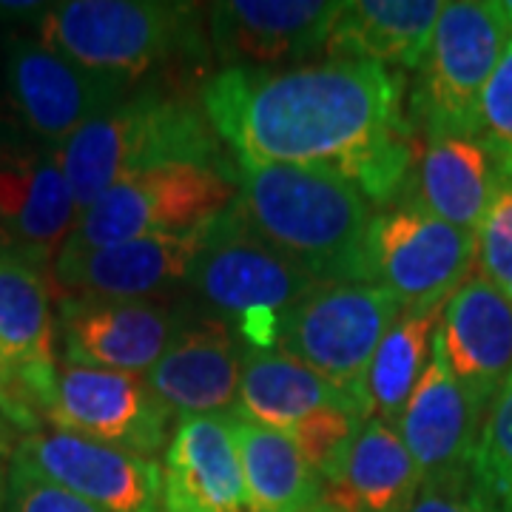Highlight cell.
<instances>
[{
    "instance_id": "1",
    "label": "cell",
    "mask_w": 512,
    "mask_h": 512,
    "mask_svg": "<svg viewBox=\"0 0 512 512\" xmlns=\"http://www.w3.org/2000/svg\"><path fill=\"white\" fill-rule=\"evenodd\" d=\"M200 106L239 165L330 168L373 208L399 202L416 163L402 74L376 63L222 69Z\"/></svg>"
},
{
    "instance_id": "2",
    "label": "cell",
    "mask_w": 512,
    "mask_h": 512,
    "mask_svg": "<svg viewBox=\"0 0 512 512\" xmlns=\"http://www.w3.org/2000/svg\"><path fill=\"white\" fill-rule=\"evenodd\" d=\"M237 211L279 254L322 282H367L373 205L330 168L234 165Z\"/></svg>"
},
{
    "instance_id": "3",
    "label": "cell",
    "mask_w": 512,
    "mask_h": 512,
    "mask_svg": "<svg viewBox=\"0 0 512 512\" xmlns=\"http://www.w3.org/2000/svg\"><path fill=\"white\" fill-rule=\"evenodd\" d=\"M77 217L109 188L165 165H225L205 111L183 97L143 89L111 106L57 146Z\"/></svg>"
},
{
    "instance_id": "4",
    "label": "cell",
    "mask_w": 512,
    "mask_h": 512,
    "mask_svg": "<svg viewBox=\"0 0 512 512\" xmlns=\"http://www.w3.org/2000/svg\"><path fill=\"white\" fill-rule=\"evenodd\" d=\"M37 37L83 69L137 77L177 63H202L200 3L177 0H63L37 20Z\"/></svg>"
},
{
    "instance_id": "5",
    "label": "cell",
    "mask_w": 512,
    "mask_h": 512,
    "mask_svg": "<svg viewBox=\"0 0 512 512\" xmlns=\"http://www.w3.org/2000/svg\"><path fill=\"white\" fill-rule=\"evenodd\" d=\"M188 285L222 316H234L248 348H276L279 316L322 285L271 248L231 202L202 231Z\"/></svg>"
},
{
    "instance_id": "6",
    "label": "cell",
    "mask_w": 512,
    "mask_h": 512,
    "mask_svg": "<svg viewBox=\"0 0 512 512\" xmlns=\"http://www.w3.org/2000/svg\"><path fill=\"white\" fill-rule=\"evenodd\" d=\"M510 43L490 3H444L407 92V120L424 140L478 137L484 89Z\"/></svg>"
},
{
    "instance_id": "7",
    "label": "cell",
    "mask_w": 512,
    "mask_h": 512,
    "mask_svg": "<svg viewBox=\"0 0 512 512\" xmlns=\"http://www.w3.org/2000/svg\"><path fill=\"white\" fill-rule=\"evenodd\" d=\"M237 200L234 171L165 165L109 188L77 217L60 248L92 251L128 239L183 237L200 231Z\"/></svg>"
},
{
    "instance_id": "8",
    "label": "cell",
    "mask_w": 512,
    "mask_h": 512,
    "mask_svg": "<svg viewBox=\"0 0 512 512\" xmlns=\"http://www.w3.org/2000/svg\"><path fill=\"white\" fill-rule=\"evenodd\" d=\"M402 311L399 299L373 282L316 285L279 316L276 350L311 367L365 410L367 370Z\"/></svg>"
},
{
    "instance_id": "9",
    "label": "cell",
    "mask_w": 512,
    "mask_h": 512,
    "mask_svg": "<svg viewBox=\"0 0 512 512\" xmlns=\"http://www.w3.org/2000/svg\"><path fill=\"white\" fill-rule=\"evenodd\" d=\"M57 379L55 313L46 262L0 256V416L32 436L46 430Z\"/></svg>"
},
{
    "instance_id": "10",
    "label": "cell",
    "mask_w": 512,
    "mask_h": 512,
    "mask_svg": "<svg viewBox=\"0 0 512 512\" xmlns=\"http://www.w3.org/2000/svg\"><path fill=\"white\" fill-rule=\"evenodd\" d=\"M367 282L404 311L447 302L476 265V234L447 225L413 202L379 208L365 239Z\"/></svg>"
},
{
    "instance_id": "11",
    "label": "cell",
    "mask_w": 512,
    "mask_h": 512,
    "mask_svg": "<svg viewBox=\"0 0 512 512\" xmlns=\"http://www.w3.org/2000/svg\"><path fill=\"white\" fill-rule=\"evenodd\" d=\"M3 80L23 128L43 146H63L86 123L123 103L134 83L83 69L40 37L9 35Z\"/></svg>"
},
{
    "instance_id": "12",
    "label": "cell",
    "mask_w": 512,
    "mask_h": 512,
    "mask_svg": "<svg viewBox=\"0 0 512 512\" xmlns=\"http://www.w3.org/2000/svg\"><path fill=\"white\" fill-rule=\"evenodd\" d=\"M171 419L146 376L74 365L57 367L46 407V427L146 458L168 447Z\"/></svg>"
},
{
    "instance_id": "13",
    "label": "cell",
    "mask_w": 512,
    "mask_h": 512,
    "mask_svg": "<svg viewBox=\"0 0 512 512\" xmlns=\"http://www.w3.org/2000/svg\"><path fill=\"white\" fill-rule=\"evenodd\" d=\"M15 458L97 512H165L163 464L63 430L23 436Z\"/></svg>"
},
{
    "instance_id": "14",
    "label": "cell",
    "mask_w": 512,
    "mask_h": 512,
    "mask_svg": "<svg viewBox=\"0 0 512 512\" xmlns=\"http://www.w3.org/2000/svg\"><path fill=\"white\" fill-rule=\"evenodd\" d=\"M333 0H220L208 6V35L222 69L285 72L325 52Z\"/></svg>"
},
{
    "instance_id": "15",
    "label": "cell",
    "mask_w": 512,
    "mask_h": 512,
    "mask_svg": "<svg viewBox=\"0 0 512 512\" xmlns=\"http://www.w3.org/2000/svg\"><path fill=\"white\" fill-rule=\"evenodd\" d=\"M57 325L63 365L146 376L171 345L183 316L154 299L69 296Z\"/></svg>"
},
{
    "instance_id": "16",
    "label": "cell",
    "mask_w": 512,
    "mask_h": 512,
    "mask_svg": "<svg viewBox=\"0 0 512 512\" xmlns=\"http://www.w3.org/2000/svg\"><path fill=\"white\" fill-rule=\"evenodd\" d=\"M441 356L467 396L487 413L512 376V302L470 274L444 302L436 328Z\"/></svg>"
},
{
    "instance_id": "17",
    "label": "cell",
    "mask_w": 512,
    "mask_h": 512,
    "mask_svg": "<svg viewBox=\"0 0 512 512\" xmlns=\"http://www.w3.org/2000/svg\"><path fill=\"white\" fill-rule=\"evenodd\" d=\"M74 222L77 205L57 148L37 140H0V225L20 251L55 262Z\"/></svg>"
},
{
    "instance_id": "18",
    "label": "cell",
    "mask_w": 512,
    "mask_h": 512,
    "mask_svg": "<svg viewBox=\"0 0 512 512\" xmlns=\"http://www.w3.org/2000/svg\"><path fill=\"white\" fill-rule=\"evenodd\" d=\"M242 359L245 348L228 322L202 316L180 325L146 382L171 416H225L237 407Z\"/></svg>"
},
{
    "instance_id": "19",
    "label": "cell",
    "mask_w": 512,
    "mask_h": 512,
    "mask_svg": "<svg viewBox=\"0 0 512 512\" xmlns=\"http://www.w3.org/2000/svg\"><path fill=\"white\" fill-rule=\"evenodd\" d=\"M202 231L183 237L128 239L92 251L55 256V282L74 296L100 299H151L154 293L188 282L202 248Z\"/></svg>"
},
{
    "instance_id": "20",
    "label": "cell",
    "mask_w": 512,
    "mask_h": 512,
    "mask_svg": "<svg viewBox=\"0 0 512 512\" xmlns=\"http://www.w3.org/2000/svg\"><path fill=\"white\" fill-rule=\"evenodd\" d=\"M487 413L458 384L433 336V356L396 424L421 478L470 470Z\"/></svg>"
},
{
    "instance_id": "21",
    "label": "cell",
    "mask_w": 512,
    "mask_h": 512,
    "mask_svg": "<svg viewBox=\"0 0 512 512\" xmlns=\"http://www.w3.org/2000/svg\"><path fill=\"white\" fill-rule=\"evenodd\" d=\"M165 512H251L237 447L225 416H185L163 461Z\"/></svg>"
},
{
    "instance_id": "22",
    "label": "cell",
    "mask_w": 512,
    "mask_h": 512,
    "mask_svg": "<svg viewBox=\"0 0 512 512\" xmlns=\"http://www.w3.org/2000/svg\"><path fill=\"white\" fill-rule=\"evenodd\" d=\"M498 183V165L478 137L424 140L399 202H413L447 225L476 234Z\"/></svg>"
},
{
    "instance_id": "23",
    "label": "cell",
    "mask_w": 512,
    "mask_h": 512,
    "mask_svg": "<svg viewBox=\"0 0 512 512\" xmlns=\"http://www.w3.org/2000/svg\"><path fill=\"white\" fill-rule=\"evenodd\" d=\"M441 0H342L330 26L328 60L416 72L439 23Z\"/></svg>"
},
{
    "instance_id": "24",
    "label": "cell",
    "mask_w": 512,
    "mask_h": 512,
    "mask_svg": "<svg viewBox=\"0 0 512 512\" xmlns=\"http://www.w3.org/2000/svg\"><path fill=\"white\" fill-rule=\"evenodd\" d=\"M333 512H407L421 473L393 424L367 419L356 439L322 478Z\"/></svg>"
},
{
    "instance_id": "25",
    "label": "cell",
    "mask_w": 512,
    "mask_h": 512,
    "mask_svg": "<svg viewBox=\"0 0 512 512\" xmlns=\"http://www.w3.org/2000/svg\"><path fill=\"white\" fill-rule=\"evenodd\" d=\"M328 407H345L365 419V410L348 393L313 373L311 367L276 348H245L237 407L231 413L285 433L293 424Z\"/></svg>"
},
{
    "instance_id": "26",
    "label": "cell",
    "mask_w": 512,
    "mask_h": 512,
    "mask_svg": "<svg viewBox=\"0 0 512 512\" xmlns=\"http://www.w3.org/2000/svg\"><path fill=\"white\" fill-rule=\"evenodd\" d=\"M237 447L251 512H333L322 478L285 433L225 413Z\"/></svg>"
},
{
    "instance_id": "27",
    "label": "cell",
    "mask_w": 512,
    "mask_h": 512,
    "mask_svg": "<svg viewBox=\"0 0 512 512\" xmlns=\"http://www.w3.org/2000/svg\"><path fill=\"white\" fill-rule=\"evenodd\" d=\"M441 311L444 302L407 308L384 333L365 379L367 419H382L393 427L399 424L421 373L430 365Z\"/></svg>"
},
{
    "instance_id": "28",
    "label": "cell",
    "mask_w": 512,
    "mask_h": 512,
    "mask_svg": "<svg viewBox=\"0 0 512 512\" xmlns=\"http://www.w3.org/2000/svg\"><path fill=\"white\" fill-rule=\"evenodd\" d=\"M473 470L498 512H512V376L487 410Z\"/></svg>"
},
{
    "instance_id": "29",
    "label": "cell",
    "mask_w": 512,
    "mask_h": 512,
    "mask_svg": "<svg viewBox=\"0 0 512 512\" xmlns=\"http://www.w3.org/2000/svg\"><path fill=\"white\" fill-rule=\"evenodd\" d=\"M362 424L365 419L356 416L353 410L328 407V410H319L299 424H293L291 430H285V436L296 444V450L308 461L313 473L325 478L333 470V464L342 458V453L348 450L350 441L356 439Z\"/></svg>"
},
{
    "instance_id": "30",
    "label": "cell",
    "mask_w": 512,
    "mask_h": 512,
    "mask_svg": "<svg viewBox=\"0 0 512 512\" xmlns=\"http://www.w3.org/2000/svg\"><path fill=\"white\" fill-rule=\"evenodd\" d=\"M478 276L512 302V177H501L476 231Z\"/></svg>"
},
{
    "instance_id": "31",
    "label": "cell",
    "mask_w": 512,
    "mask_h": 512,
    "mask_svg": "<svg viewBox=\"0 0 512 512\" xmlns=\"http://www.w3.org/2000/svg\"><path fill=\"white\" fill-rule=\"evenodd\" d=\"M478 140L493 154L498 174L512 177V40L484 89Z\"/></svg>"
},
{
    "instance_id": "32",
    "label": "cell",
    "mask_w": 512,
    "mask_h": 512,
    "mask_svg": "<svg viewBox=\"0 0 512 512\" xmlns=\"http://www.w3.org/2000/svg\"><path fill=\"white\" fill-rule=\"evenodd\" d=\"M407 512H498L476 470L421 478V487Z\"/></svg>"
},
{
    "instance_id": "33",
    "label": "cell",
    "mask_w": 512,
    "mask_h": 512,
    "mask_svg": "<svg viewBox=\"0 0 512 512\" xmlns=\"http://www.w3.org/2000/svg\"><path fill=\"white\" fill-rule=\"evenodd\" d=\"M3 512H97L12 456Z\"/></svg>"
},
{
    "instance_id": "34",
    "label": "cell",
    "mask_w": 512,
    "mask_h": 512,
    "mask_svg": "<svg viewBox=\"0 0 512 512\" xmlns=\"http://www.w3.org/2000/svg\"><path fill=\"white\" fill-rule=\"evenodd\" d=\"M46 9H49V3H37V0H23V3L0 0V18L3 20H35L37 23Z\"/></svg>"
},
{
    "instance_id": "35",
    "label": "cell",
    "mask_w": 512,
    "mask_h": 512,
    "mask_svg": "<svg viewBox=\"0 0 512 512\" xmlns=\"http://www.w3.org/2000/svg\"><path fill=\"white\" fill-rule=\"evenodd\" d=\"M493 9L498 20L504 23V29H507V35L512 40V0H493Z\"/></svg>"
},
{
    "instance_id": "36",
    "label": "cell",
    "mask_w": 512,
    "mask_h": 512,
    "mask_svg": "<svg viewBox=\"0 0 512 512\" xmlns=\"http://www.w3.org/2000/svg\"><path fill=\"white\" fill-rule=\"evenodd\" d=\"M6 478H9V464H6V444H0V512L6 507Z\"/></svg>"
},
{
    "instance_id": "37",
    "label": "cell",
    "mask_w": 512,
    "mask_h": 512,
    "mask_svg": "<svg viewBox=\"0 0 512 512\" xmlns=\"http://www.w3.org/2000/svg\"><path fill=\"white\" fill-rule=\"evenodd\" d=\"M18 251H20V248H18V245H15V239L9 237V231H6V228L0 225V256L18 254ZM23 254H26V251H23Z\"/></svg>"
},
{
    "instance_id": "38",
    "label": "cell",
    "mask_w": 512,
    "mask_h": 512,
    "mask_svg": "<svg viewBox=\"0 0 512 512\" xmlns=\"http://www.w3.org/2000/svg\"><path fill=\"white\" fill-rule=\"evenodd\" d=\"M3 433H6V421L0 416V444H3Z\"/></svg>"
}]
</instances>
